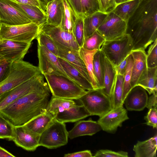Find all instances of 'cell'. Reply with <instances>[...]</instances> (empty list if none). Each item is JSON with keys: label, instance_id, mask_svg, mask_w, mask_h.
Returning a JSON list of instances; mask_svg holds the SVG:
<instances>
[{"label": "cell", "instance_id": "cell-43", "mask_svg": "<svg viewBox=\"0 0 157 157\" xmlns=\"http://www.w3.org/2000/svg\"><path fill=\"white\" fill-rule=\"evenodd\" d=\"M93 157H127L128 153L124 151H115L108 150H100Z\"/></svg>", "mask_w": 157, "mask_h": 157}, {"label": "cell", "instance_id": "cell-24", "mask_svg": "<svg viewBox=\"0 0 157 157\" xmlns=\"http://www.w3.org/2000/svg\"><path fill=\"white\" fill-rule=\"evenodd\" d=\"M63 70L71 80L85 90L93 89L90 81L88 80L78 70L65 60L58 57Z\"/></svg>", "mask_w": 157, "mask_h": 157}, {"label": "cell", "instance_id": "cell-38", "mask_svg": "<svg viewBox=\"0 0 157 157\" xmlns=\"http://www.w3.org/2000/svg\"><path fill=\"white\" fill-rule=\"evenodd\" d=\"M36 39L38 45L45 47L53 54L59 57L57 47L51 38L40 30Z\"/></svg>", "mask_w": 157, "mask_h": 157}, {"label": "cell", "instance_id": "cell-7", "mask_svg": "<svg viewBox=\"0 0 157 157\" xmlns=\"http://www.w3.org/2000/svg\"><path fill=\"white\" fill-rule=\"evenodd\" d=\"M78 100L91 116L101 117L112 108L111 98L99 89L88 90Z\"/></svg>", "mask_w": 157, "mask_h": 157}, {"label": "cell", "instance_id": "cell-20", "mask_svg": "<svg viewBox=\"0 0 157 157\" xmlns=\"http://www.w3.org/2000/svg\"><path fill=\"white\" fill-rule=\"evenodd\" d=\"M101 130V127L97 121L91 119L87 120H80L68 132V138L72 139L82 136H91Z\"/></svg>", "mask_w": 157, "mask_h": 157}, {"label": "cell", "instance_id": "cell-51", "mask_svg": "<svg viewBox=\"0 0 157 157\" xmlns=\"http://www.w3.org/2000/svg\"><path fill=\"white\" fill-rule=\"evenodd\" d=\"M148 98L146 106L148 109L153 107H157V94L153 93Z\"/></svg>", "mask_w": 157, "mask_h": 157}, {"label": "cell", "instance_id": "cell-37", "mask_svg": "<svg viewBox=\"0 0 157 157\" xmlns=\"http://www.w3.org/2000/svg\"><path fill=\"white\" fill-rule=\"evenodd\" d=\"M82 14L77 16L75 23L73 34L80 48L82 47L84 40L83 19Z\"/></svg>", "mask_w": 157, "mask_h": 157}, {"label": "cell", "instance_id": "cell-46", "mask_svg": "<svg viewBox=\"0 0 157 157\" xmlns=\"http://www.w3.org/2000/svg\"><path fill=\"white\" fill-rule=\"evenodd\" d=\"M99 11L108 14L116 6L114 0H98Z\"/></svg>", "mask_w": 157, "mask_h": 157}, {"label": "cell", "instance_id": "cell-4", "mask_svg": "<svg viewBox=\"0 0 157 157\" xmlns=\"http://www.w3.org/2000/svg\"><path fill=\"white\" fill-rule=\"evenodd\" d=\"M41 73L38 67L23 60L12 63L10 72L0 84V96Z\"/></svg>", "mask_w": 157, "mask_h": 157}, {"label": "cell", "instance_id": "cell-48", "mask_svg": "<svg viewBox=\"0 0 157 157\" xmlns=\"http://www.w3.org/2000/svg\"><path fill=\"white\" fill-rule=\"evenodd\" d=\"M129 55L118 65L115 67L117 75H124L127 65Z\"/></svg>", "mask_w": 157, "mask_h": 157}, {"label": "cell", "instance_id": "cell-18", "mask_svg": "<svg viewBox=\"0 0 157 157\" xmlns=\"http://www.w3.org/2000/svg\"><path fill=\"white\" fill-rule=\"evenodd\" d=\"M52 40L58 48L59 57L67 61L78 70L88 80L90 81L87 71L80 57L79 51L70 48L53 40Z\"/></svg>", "mask_w": 157, "mask_h": 157}, {"label": "cell", "instance_id": "cell-36", "mask_svg": "<svg viewBox=\"0 0 157 157\" xmlns=\"http://www.w3.org/2000/svg\"><path fill=\"white\" fill-rule=\"evenodd\" d=\"M104 38L97 31L84 39L82 47L89 50H100L105 41Z\"/></svg>", "mask_w": 157, "mask_h": 157}, {"label": "cell", "instance_id": "cell-54", "mask_svg": "<svg viewBox=\"0 0 157 157\" xmlns=\"http://www.w3.org/2000/svg\"><path fill=\"white\" fill-rule=\"evenodd\" d=\"M128 0H114V1L116 6H117L120 4L126 2Z\"/></svg>", "mask_w": 157, "mask_h": 157}, {"label": "cell", "instance_id": "cell-55", "mask_svg": "<svg viewBox=\"0 0 157 157\" xmlns=\"http://www.w3.org/2000/svg\"></svg>", "mask_w": 157, "mask_h": 157}, {"label": "cell", "instance_id": "cell-8", "mask_svg": "<svg viewBox=\"0 0 157 157\" xmlns=\"http://www.w3.org/2000/svg\"><path fill=\"white\" fill-rule=\"evenodd\" d=\"M68 138V132L65 123L55 118L40 136L39 146L56 149L66 145Z\"/></svg>", "mask_w": 157, "mask_h": 157}, {"label": "cell", "instance_id": "cell-35", "mask_svg": "<svg viewBox=\"0 0 157 157\" xmlns=\"http://www.w3.org/2000/svg\"><path fill=\"white\" fill-rule=\"evenodd\" d=\"M104 56L101 51H98L94 55L93 60L94 74L101 89L103 87Z\"/></svg>", "mask_w": 157, "mask_h": 157}, {"label": "cell", "instance_id": "cell-39", "mask_svg": "<svg viewBox=\"0 0 157 157\" xmlns=\"http://www.w3.org/2000/svg\"><path fill=\"white\" fill-rule=\"evenodd\" d=\"M14 126L0 113V139L12 140Z\"/></svg>", "mask_w": 157, "mask_h": 157}, {"label": "cell", "instance_id": "cell-19", "mask_svg": "<svg viewBox=\"0 0 157 157\" xmlns=\"http://www.w3.org/2000/svg\"><path fill=\"white\" fill-rule=\"evenodd\" d=\"M131 53L133 59L131 80V88L136 85L138 82L147 75V67L146 54L144 50H132Z\"/></svg>", "mask_w": 157, "mask_h": 157}, {"label": "cell", "instance_id": "cell-23", "mask_svg": "<svg viewBox=\"0 0 157 157\" xmlns=\"http://www.w3.org/2000/svg\"><path fill=\"white\" fill-rule=\"evenodd\" d=\"M45 12L47 17L45 24L59 26L64 13L62 0H53L48 2Z\"/></svg>", "mask_w": 157, "mask_h": 157}, {"label": "cell", "instance_id": "cell-47", "mask_svg": "<svg viewBox=\"0 0 157 157\" xmlns=\"http://www.w3.org/2000/svg\"><path fill=\"white\" fill-rule=\"evenodd\" d=\"M15 2L22 4L37 6L44 10L43 5L40 0H11Z\"/></svg>", "mask_w": 157, "mask_h": 157}, {"label": "cell", "instance_id": "cell-56", "mask_svg": "<svg viewBox=\"0 0 157 157\" xmlns=\"http://www.w3.org/2000/svg\"></svg>", "mask_w": 157, "mask_h": 157}, {"label": "cell", "instance_id": "cell-21", "mask_svg": "<svg viewBox=\"0 0 157 157\" xmlns=\"http://www.w3.org/2000/svg\"><path fill=\"white\" fill-rule=\"evenodd\" d=\"M91 116L82 105L76 104L56 115L55 118L64 123L75 122Z\"/></svg>", "mask_w": 157, "mask_h": 157}, {"label": "cell", "instance_id": "cell-32", "mask_svg": "<svg viewBox=\"0 0 157 157\" xmlns=\"http://www.w3.org/2000/svg\"><path fill=\"white\" fill-rule=\"evenodd\" d=\"M76 104L72 100L52 97L49 100L47 110L56 117L58 114Z\"/></svg>", "mask_w": 157, "mask_h": 157}, {"label": "cell", "instance_id": "cell-25", "mask_svg": "<svg viewBox=\"0 0 157 157\" xmlns=\"http://www.w3.org/2000/svg\"><path fill=\"white\" fill-rule=\"evenodd\" d=\"M103 87L101 90L103 93L111 98L115 86L117 75L115 67L105 55L103 60Z\"/></svg>", "mask_w": 157, "mask_h": 157}, {"label": "cell", "instance_id": "cell-29", "mask_svg": "<svg viewBox=\"0 0 157 157\" xmlns=\"http://www.w3.org/2000/svg\"><path fill=\"white\" fill-rule=\"evenodd\" d=\"M98 51L87 50L82 47L80 48L79 50L80 55L85 65L94 89H100L94 74L93 68L94 56Z\"/></svg>", "mask_w": 157, "mask_h": 157}, {"label": "cell", "instance_id": "cell-27", "mask_svg": "<svg viewBox=\"0 0 157 157\" xmlns=\"http://www.w3.org/2000/svg\"><path fill=\"white\" fill-rule=\"evenodd\" d=\"M107 14L98 11L84 17L83 25L84 39L97 31Z\"/></svg>", "mask_w": 157, "mask_h": 157}, {"label": "cell", "instance_id": "cell-9", "mask_svg": "<svg viewBox=\"0 0 157 157\" xmlns=\"http://www.w3.org/2000/svg\"><path fill=\"white\" fill-rule=\"evenodd\" d=\"M40 73L0 96V110L19 98L48 86Z\"/></svg>", "mask_w": 157, "mask_h": 157}, {"label": "cell", "instance_id": "cell-45", "mask_svg": "<svg viewBox=\"0 0 157 157\" xmlns=\"http://www.w3.org/2000/svg\"><path fill=\"white\" fill-rule=\"evenodd\" d=\"M12 63L4 59L0 60V84L9 75L11 70Z\"/></svg>", "mask_w": 157, "mask_h": 157}, {"label": "cell", "instance_id": "cell-22", "mask_svg": "<svg viewBox=\"0 0 157 157\" xmlns=\"http://www.w3.org/2000/svg\"><path fill=\"white\" fill-rule=\"evenodd\" d=\"M55 117L48 111L34 117L24 125L33 134L40 136Z\"/></svg>", "mask_w": 157, "mask_h": 157}, {"label": "cell", "instance_id": "cell-1", "mask_svg": "<svg viewBox=\"0 0 157 157\" xmlns=\"http://www.w3.org/2000/svg\"><path fill=\"white\" fill-rule=\"evenodd\" d=\"M133 50L145 49L157 40V0H140L127 23Z\"/></svg>", "mask_w": 157, "mask_h": 157}, {"label": "cell", "instance_id": "cell-42", "mask_svg": "<svg viewBox=\"0 0 157 157\" xmlns=\"http://www.w3.org/2000/svg\"><path fill=\"white\" fill-rule=\"evenodd\" d=\"M149 46L146 54V62L148 68L157 67V40Z\"/></svg>", "mask_w": 157, "mask_h": 157}, {"label": "cell", "instance_id": "cell-3", "mask_svg": "<svg viewBox=\"0 0 157 157\" xmlns=\"http://www.w3.org/2000/svg\"><path fill=\"white\" fill-rule=\"evenodd\" d=\"M52 97L70 100H78L87 91L75 82L62 75L45 74Z\"/></svg>", "mask_w": 157, "mask_h": 157}, {"label": "cell", "instance_id": "cell-30", "mask_svg": "<svg viewBox=\"0 0 157 157\" xmlns=\"http://www.w3.org/2000/svg\"><path fill=\"white\" fill-rule=\"evenodd\" d=\"M140 0H130L117 5L112 11L124 21L127 22L137 8Z\"/></svg>", "mask_w": 157, "mask_h": 157}, {"label": "cell", "instance_id": "cell-33", "mask_svg": "<svg viewBox=\"0 0 157 157\" xmlns=\"http://www.w3.org/2000/svg\"><path fill=\"white\" fill-rule=\"evenodd\" d=\"M136 85L143 87L149 95L157 94V67L148 68L147 75Z\"/></svg>", "mask_w": 157, "mask_h": 157}, {"label": "cell", "instance_id": "cell-50", "mask_svg": "<svg viewBox=\"0 0 157 157\" xmlns=\"http://www.w3.org/2000/svg\"><path fill=\"white\" fill-rule=\"evenodd\" d=\"M78 16L81 14V0H67Z\"/></svg>", "mask_w": 157, "mask_h": 157}, {"label": "cell", "instance_id": "cell-11", "mask_svg": "<svg viewBox=\"0 0 157 157\" xmlns=\"http://www.w3.org/2000/svg\"><path fill=\"white\" fill-rule=\"evenodd\" d=\"M127 22L111 11L107 14L97 31L105 40H112L126 33Z\"/></svg>", "mask_w": 157, "mask_h": 157}, {"label": "cell", "instance_id": "cell-40", "mask_svg": "<svg viewBox=\"0 0 157 157\" xmlns=\"http://www.w3.org/2000/svg\"><path fill=\"white\" fill-rule=\"evenodd\" d=\"M133 62V56L132 54L130 53L129 56L127 65L124 75V88L122 95V101L123 102L127 94L132 88L131 85V80Z\"/></svg>", "mask_w": 157, "mask_h": 157}, {"label": "cell", "instance_id": "cell-28", "mask_svg": "<svg viewBox=\"0 0 157 157\" xmlns=\"http://www.w3.org/2000/svg\"><path fill=\"white\" fill-rule=\"evenodd\" d=\"M15 2L32 22L38 25L40 28L46 23L47 17L45 12L43 10L36 6Z\"/></svg>", "mask_w": 157, "mask_h": 157}, {"label": "cell", "instance_id": "cell-49", "mask_svg": "<svg viewBox=\"0 0 157 157\" xmlns=\"http://www.w3.org/2000/svg\"><path fill=\"white\" fill-rule=\"evenodd\" d=\"M64 157H92V154L90 150H86L74 153L65 154Z\"/></svg>", "mask_w": 157, "mask_h": 157}, {"label": "cell", "instance_id": "cell-41", "mask_svg": "<svg viewBox=\"0 0 157 157\" xmlns=\"http://www.w3.org/2000/svg\"><path fill=\"white\" fill-rule=\"evenodd\" d=\"M81 14L84 17L99 11L98 0H81Z\"/></svg>", "mask_w": 157, "mask_h": 157}, {"label": "cell", "instance_id": "cell-13", "mask_svg": "<svg viewBox=\"0 0 157 157\" xmlns=\"http://www.w3.org/2000/svg\"><path fill=\"white\" fill-rule=\"evenodd\" d=\"M31 44L9 40H0V60L10 62L22 60Z\"/></svg>", "mask_w": 157, "mask_h": 157}, {"label": "cell", "instance_id": "cell-17", "mask_svg": "<svg viewBox=\"0 0 157 157\" xmlns=\"http://www.w3.org/2000/svg\"><path fill=\"white\" fill-rule=\"evenodd\" d=\"M148 99L147 91L142 86L136 85L127 94L124 103L129 111H140L146 107Z\"/></svg>", "mask_w": 157, "mask_h": 157}, {"label": "cell", "instance_id": "cell-2", "mask_svg": "<svg viewBox=\"0 0 157 157\" xmlns=\"http://www.w3.org/2000/svg\"><path fill=\"white\" fill-rule=\"evenodd\" d=\"M50 91L48 86L25 95L0 110L14 126L23 125L47 111Z\"/></svg>", "mask_w": 157, "mask_h": 157}, {"label": "cell", "instance_id": "cell-26", "mask_svg": "<svg viewBox=\"0 0 157 157\" xmlns=\"http://www.w3.org/2000/svg\"><path fill=\"white\" fill-rule=\"evenodd\" d=\"M157 134L144 141H138L134 145L133 150L135 157H156Z\"/></svg>", "mask_w": 157, "mask_h": 157}, {"label": "cell", "instance_id": "cell-53", "mask_svg": "<svg viewBox=\"0 0 157 157\" xmlns=\"http://www.w3.org/2000/svg\"><path fill=\"white\" fill-rule=\"evenodd\" d=\"M42 3L44 10L45 12L46 6L48 2L53 0H40Z\"/></svg>", "mask_w": 157, "mask_h": 157}, {"label": "cell", "instance_id": "cell-5", "mask_svg": "<svg viewBox=\"0 0 157 157\" xmlns=\"http://www.w3.org/2000/svg\"><path fill=\"white\" fill-rule=\"evenodd\" d=\"M133 47L130 36L125 33L115 39L105 40L100 50L115 67L131 53Z\"/></svg>", "mask_w": 157, "mask_h": 157}, {"label": "cell", "instance_id": "cell-52", "mask_svg": "<svg viewBox=\"0 0 157 157\" xmlns=\"http://www.w3.org/2000/svg\"><path fill=\"white\" fill-rule=\"evenodd\" d=\"M15 156L0 146V157H15Z\"/></svg>", "mask_w": 157, "mask_h": 157}, {"label": "cell", "instance_id": "cell-34", "mask_svg": "<svg viewBox=\"0 0 157 157\" xmlns=\"http://www.w3.org/2000/svg\"><path fill=\"white\" fill-rule=\"evenodd\" d=\"M124 77V75H117L115 86L111 98L112 108L122 106L124 104L122 101V95Z\"/></svg>", "mask_w": 157, "mask_h": 157}, {"label": "cell", "instance_id": "cell-31", "mask_svg": "<svg viewBox=\"0 0 157 157\" xmlns=\"http://www.w3.org/2000/svg\"><path fill=\"white\" fill-rule=\"evenodd\" d=\"M64 13L59 26L63 30L73 33L75 23L77 16L67 0H62Z\"/></svg>", "mask_w": 157, "mask_h": 157}, {"label": "cell", "instance_id": "cell-15", "mask_svg": "<svg viewBox=\"0 0 157 157\" xmlns=\"http://www.w3.org/2000/svg\"><path fill=\"white\" fill-rule=\"evenodd\" d=\"M40 30L62 45L77 51L80 48L73 33L63 30L59 26L45 24L40 28Z\"/></svg>", "mask_w": 157, "mask_h": 157}, {"label": "cell", "instance_id": "cell-14", "mask_svg": "<svg viewBox=\"0 0 157 157\" xmlns=\"http://www.w3.org/2000/svg\"><path fill=\"white\" fill-rule=\"evenodd\" d=\"M128 119L127 111L122 105L112 108L105 114L99 117L97 122L103 131L113 133L118 127L122 126L124 121Z\"/></svg>", "mask_w": 157, "mask_h": 157}, {"label": "cell", "instance_id": "cell-44", "mask_svg": "<svg viewBox=\"0 0 157 157\" xmlns=\"http://www.w3.org/2000/svg\"><path fill=\"white\" fill-rule=\"evenodd\" d=\"M148 111L144 117L147 125L154 128H157V107H153L148 109Z\"/></svg>", "mask_w": 157, "mask_h": 157}, {"label": "cell", "instance_id": "cell-12", "mask_svg": "<svg viewBox=\"0 0 157 157\" xmlns=\"http://www.w3.org/2000/svg\"><path fill=\"white\" fill-rule=\"evenodd\" d=\"M37 53L38 67L43 75L45 74L62 75L70 78L59 63L58 57L45 47L38 44Z\"/></svg>", "mask_w": 157, "mask_h": 157}, {"label": "cell", "instance_id": "cell-6", "mask_svg": "<svg viewBox=\"0 0 157 157\" xmlns=\"http://www.w3.org/2000/svg\"><path fill=\"white\" fill-rule=\"evenodd\" d=\"M0 24V40L31 43L40 31L39 26L33 22L17 25Z\"/></svg>", "mask_w": 157, "mask_h": 157}, {"label": "cell", "instance_id": "cell-10", "mask_svg": "<svg viewBox=\"0 0 157 157\" xmlns=\"http://www.w3.org/2000/svg\"><path fill=\"white\" fill-rule=\"evenodd\" d=\"M32 22L25 12L11 0H0V23L17 25Z\"/></svg>", "mask_w": 157, "mask_h": 157}, {"label": "cell", "instance_id": "cell-16", "mask_svg": "<svg viewBox=\"0 0 157 157\" xmlns=\"http://www.w3.org/2000/svg\"><path fill=\"white\" fill-rule=\"evenodd\" d=\"M39 136L31 132L24 125L14 126L13 140L18 146L29 151H33L39 146Z\"/></svg>", "mask_w": 157, "mask_h": 157}]
</instances>
